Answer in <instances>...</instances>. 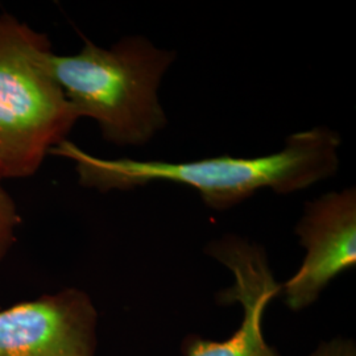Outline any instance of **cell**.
Returning <instances> with one entry per match:
<instances>
[{
    "label": "cell",
    "mask_w": 356,
    "mask_h": 356,
    "mask_svg": "<svg viewBox=\"0 0 356 356\" xmlns=\"http://www.w3.org/2000/svg\"><path fill=\"white\" fill-rule=\"evenodd\" d=\"M339 147L337 132L314 127L291 135L280 152L252 159L219 156L188 163L102 159L69 140L51 154L72 160L79 184L88 189L131 191L154 181H170L195 189L207 207L223 211L261 189L289 194L334 176L339 168Z\"/></svg>",
    "instance_id": "cell-1"
},
{
    "label": "cell",
    "mask_w": 356,
    "mask_h": 356,
    "mask_svg": "<svg viewBox=\"0 0 356 356\" xmlns=\"http://www.w3.org/2000/svg\"><path fill=\"white\" fill-rule=\"evenodd\" d=\"M82 40L76 54L51 57L53 73L78 119L97 122L103 139L118 147L147 144L168 123L157 91L176 53L141 36L110 48Z\"/></svg>",
    "instance_id": "cell-2"
},
{
    "label": "cell",
    "mask_w": 356,
    "mask_h": 356,
    "mask_svg": "<svg viewBox=\"0 0 356 356\" xmlns=\"http://www.w3.org/2000/svg\"><path fill=\"white\" fill-rule=\"evenodd\" d=\"M51 40L0 13V178L35 176L79 120L53 73Z\"/></svg>",
    "instance_id": "cell-3"
},
{
    "label": "cell",
    "mask_w": 356,
    "mask_h": 356,
    "mask_svg": "<svg viewBox=\"0 0 356 356\" xmlns=\"http://www.w3.org/2000/svg\"><path fill=\"white\" fill-rule=\"evenodd\" d=\"M98 319L76 288L15 304L0 310V356H95Z\"/></svg>",
    "instance_id": "cell-4"
},
{
    "label": "cell",
    "mask_w": 356,
    "mask_h": 356,
    "mask_svg": "<svg viewBox=\"0 0 356 356\" xmlns=\"http://www.w3.org/2000/svg\"><path fill=\"white\" fill-rule=\"evenodd\" d=\"M304 261L281 285L284 302L293 312L313 305L331 281L356 264V191H331L305 206L296 226Z\"/></svg>",
    "instance_id": "cell-5"
},
{
    "label": "cell",
    "mask_w": 356,
    "mask_h": 356,
    "mask_svg": "<svg viewBox=\"0 0 356 356\" xmlns=\"http://www.w3.org/2000/svg\"><path fill=\"white\" fill-rule=\"evenodd\" d=\"M206 252L225 264L234 275V285L223 293V301H236L243 307L241 327L227 341L213 342L191 338L186 356H279L263 334V317L269 302L281 293L268 266L266 251L238 236L213 242Z\"/></svg>",
    "instance_id": "cell-6"
},
{
    "label": "cell",
    "mask_w": 356,
    "mask_h": 356,
    "mask_svg": "<svg viewBox=\"0 0 356 356\" xmlns=\"http://www.w3.org/2000/svg\"><path fill=\"white\" fill-rule=\"evenodd\" d=\"M22 216L13 195L7 191L0 178V267L11 252L17 239Z\"/></svg>",
    "instance_id": "cell-7"
},
{
    "label": "cell",
    "mask_w": 356,
    "mask_h": 356,
    "mask_svg": "<svg viewBox=\"0 0 356 356\" xmlns=\"http://www.w3.org/2000/svg\"><path fill=\"white\" fill-rule=\"evenodd\" d=\"M309 356H356V346L351 339L335 338L319 344Z\"/></svg>",
    "instance_id": "cell-8"
}]
</instances>
